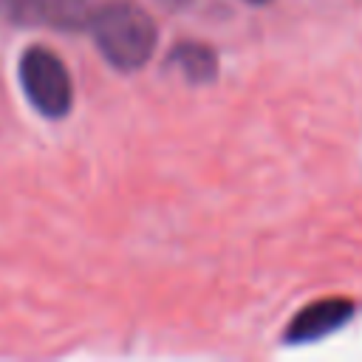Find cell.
<instances>
[{
	"label": "cell",
	"instance_id": "obj_5",
	"mask_svg": "<svg viewBox=\"0 0 362 362\" xmlns=\"http://www.w3.org/2000/svg\"><path fill=\"white\" fill-rule=\"evenodd\" d=\"M167 62L189 82V85H206L218 76V54L204 42H178Z\"/></svg>",
	"mask_w": 362,
	"mask_h": 362
},
{
	"label": "cell",
	"instance_id": "obj_3",
	"mask_svg": "<svg viewBox=\"0 0 362 362\" xmlns=\"http://www.w3.org/2000/svg\"><path fill=\"white\" fill-rule=\"evenodd\" d=\"M0 14L14 25L76 31L90 20V0H0Z\"/></svg>",
	"mask_w": 362,
	"mask_h": 362
},
{
	"label": "cell",
	"instance_id": "obj_6",
	"mask_svg": "<svg viewBox=\"0 0 362 362\" xmlns=\"http://www.w3.org/2000/svg\"><path fill=\"white\" fill-rule=\"evenodd\" d=\"M246 3H269V0H246Z\"/></svg>",
	"mask_w": 362,
	"mask_h": 362
},
{
	"label": "cell",
	"instance_id": "obj_1",
	"mask_svg": "<svg viewBox=\"0 0 362 362\" xmlns=\"http://www.w3.org/2000/svg\"><path fill=\"white\" fill-rule=\"evenodd\" d=\"M88 31L105 62L122 74L144 68L158 42V28L153 17L130 0H110L93 8Z\"/></svg>",
	"mask_w": 362,
	"mask_h": 362
},
{
	"label": "cell",
	"instance_id": "obj_2",
	"mask_svg": "<svg viewBox=\"0 0 362 362\" xmlns=\"http://www.w3.org/2000/svg\"><path fill=\"white\" fill-rule=\"evenodd\" d=\"M17 79L25 102L51 122L65 119L74 110V79L68 65L45 45H31L20 54Z\"/></svg>",
	"mask_w": 362,
	"mask_h": 362
},
{
	"label": "cell",
	"instance_id": "obj_4",
	"mask_svg": "<svg viewBox=\"0 0 362 362\" xmlns=\"http://www.w3.org/2000/svg\"><path fill=\"white\" fill-rule=\"evenodd\" d=\"M351 314H354V303L345 300V297L317 300V303H311V305H305L303 311L294 314V320L283 331V342H288V345L317 342V339L339 331L351 320Z\"/></svg>",
	"mask_w": 362,
	"mask_h": 362
}]
</instances>
